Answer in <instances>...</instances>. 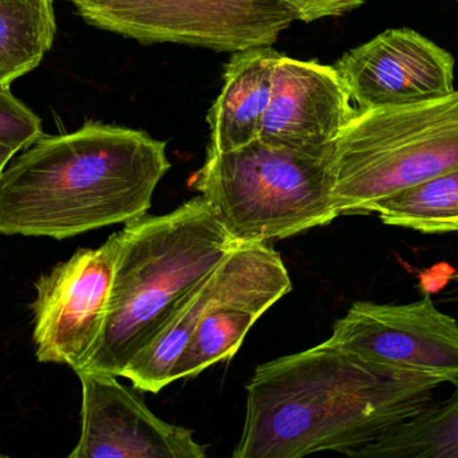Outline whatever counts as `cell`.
I'll return each instance as SVG.
<instances>
[{
    "label": "cell",
    "instance_id": "30bf717a",
    "mask_svg": "<svg viewBox=\"0 0 458 458\" xmlns=\"http://www.w3.org/2000/svg\"><path fill=\"white\" fill-rule=\"evenodd\" d=\"M335 69L360 112L445 99L454 91V59L411 29L386 30L352 48Z\"/></svg>",
    "mask_w": 458,
    "mask_h": 458
},
{
    "label": "cell",
    "instance_id": "6da1fadb",
    "mask_svg": "<svg viewBox=\"0 0 458 458\" xmlns=\"http://www.w3.org/2000/svg\"><path fill=\"white\" fill-rule=\"evenodd\" d=\"M443 382L369 362L330 341L256 367L234 458L354 456L432 403Z\"/></svg>",
    "mask_w": 458,
    "mask_h": 458
},
{
    "label": "cell",
    "instance_id": "7c38bea8",
    "mask_svg": "<svg viewBox=\"0 0 458 458\" xmlns=\"http://www.w3.org/2000/svg\"><path fill=\"white\" fill-rule=\"evenodd\" d=\"M334 66L280 54L259 139L312 158L328 159L334 143L357 115Z\"/></svg>",
    "mask_w": 458,
    "mask_h": 458
},
{
    "label": "cell",
    "instance_id": "ac0fdd59",
    "mask_svg": "<svg viewBox=\"0 0 458 458\" xmlns=\"http://www.w3.org/2000/svg\"><path fill=\"white\" fill-rule=\"evenodd\" d=\"M285 5L293 21H318L326 16L342 15L363 4L365 0H280Z\"/></svg>",
    "mask_w": 458,
    "mask_h": 458
},
{
    "label": "cell",
    "instance_id": "8fae6325",
    "mask_svg": "<svg viewBox=\"0 0 458 458\" xmlns=\"http://www.w3.org/2000/svg\"><path fill=\"white\" fill-rule=\"evenodd\" d=\"M81 436L70 458H204L192 430L158 419L144 398L109 374L77 373Z\"/></svg>",
    "mask_w": 458,
    "mask_h": 458
},
{
    "label": "cell",
    "instance_id": "277c9868",
    "mask_svg": "<svg viewBox=\"0 0 458 458\" xmlns=\"http://www.w3.org/2000/svg\"><path fill=\"white\" fill-rule=\"evenodd\" d=\"M458 169V91L406 107L358 110L328 156L341 215L371 214L389 196Z\"/></svg>",
    "mask_w": 458,
    "mask_h": 458
},
{
    "label": "cell",
    "instance_id": "e0dca14e",
    "mask_svg": "<svg viewBox=\"0 0 458 458\" xmlns=\"http://www.w3.org/2000/svg\"><path fill=\"white\" fill-rule=\"evenodd\" d=\"M42 136L40 118L10 89H0V143L19 152Z\"/></svg>",
    "mask_w": 458,
    "mask_h": 458
},
{
    "label": "cell",
    "instance_id": "7a4b0ae2",
    "mask_svg": "<svg viewBox=\"0 0 458 458\" xmlns=\"http://www.w3.org/2000/svg\"><path fill=\"white\" fill-rule=\"evenodd\" d=\"M171 169L166 143L88 121L45 136L0 175V234L64 239L148 214Z\"/></svg>",
    "mask_w": 458,
    "mask_h": 458
},
{
    "label": "cell",
    "instance_id": "44dd1931",
    "mask_svg": "<svg viewBox=\"0 0 458 458\" xmlns=\"http://www.w3.org/2000/svg\"><path fill=\"white\" fill-rule=\"evenodd\" d=\"M457 2H458V0H457Z\"/></svg>",
    "mask_w": 458,
    "mask_h": 458
},
{
    "label": "cell",
    "instance_id": "2e32d148",
    "mask_svg": "<svg viewBox=\"0 0 458 458\" xmlns=\"http://www.w3.org/2000/svg\"><path fill=\"white\" fill-rule=\"evenodd\" d=\"M371 214L385 225L422 234L458 233V169L389 196Z\"/></svg>",
    "mask_w": 458,
    "mask_h": 458
},
{
    "label": "cell",
    "instance_id": "ffe728a7",
    "mask_svg": "<svg viewBox=\"0 0 458 458\" xmlns=\"http://www.w3.org/2000/svg\"><path fill=\"white\" fill-rule=\"evenodd\" d=\"M456 280H457V281H458V276L456 277Z\"/></svg>",
    "mask_w": 458,
    "mask_h": 458
},
{
    "label": "cell",
    "instance_id": "9c48e42d",
    "mask_svg": "<svg viewBox=\"0 0 458 458\" xmlns=\"http://www.w3.org/2000/svg\"><path fill=\"white\" fill-rule=\"evenodd\" d=\"M223 268L222 288L174 363L171 384L231 359L256 320L293 289L282 257L267 242H240Z\"/></svg>",
    "mask_w": 458,
    "mask_h": 458
},
{
    "label": "cell",
    "instance_id": "5b68a950",
    "mask_svg": "<svg viewBox=\"0 0 458 458\" xmlns=\"http://www.w3.org/2000/svg\"><path fill=\"white\" fill-rule=\"evenodd\" d=\"M237 242L287 238L338 218L328 159L260 139L207 153L190 182Z\"/></svg>",
    "mask_w": 458,
    "mask_h": 458
},
{
    "label": "cell",
    "instance_id": "d6986e66",
    "mask_svg": "<svg viewBox=\"0 0 458 458\" xmlns=\"http://www.w3.org/2000/svg\"><path fill=\"white\" fill-rule=\"evenodd\" d=\"M16 151L13 148L8 147V145L2 144L0 143V175L4 171L7 164L10 163L11 159L16 155Z\"/></svg>",
    "mask_w": 458,
    "mask_h": 458
},
{
    "label": "cell",
    "instance_id": "8992f818",
    "mask_svg": "<svg viewBox=\"0 0 458 458\" xmlns=\"http://www.w3.org/2000/svg\"><path fill=\"white\" fill-rule=\"evenodd\" d=\"M91 26L215 51L272 46L293 22L280 0H70Z\"/></svg>",
    "mask_w": 458,
    "mask_h": 458
},
{
    "label": "cell",
    "instance_id": "ba28073f",
    "mask_svg": "<svg viewBox=\"0 0 458 458\" xmlns=\"http://www.w3.org/2000/svg\"><path fill=\"white\" fill-rule=\"evenodd\" d=\"M328 341L369 362L458 386V323L429 295L411 304L357 301Z\"/></svg>",
    "mask_w": 458,
    "mask_h": 458
},
{
    "label": "cell",
    "instance_id": "3957f363",
    "mask_svg": "<svg viewBox=\"0 0 458 458\" xmlns=\"http://www.w3.org/2000/svg\"><path fill=\"white\" fill-rule=\"evenodd\" d=\"M120 234L104 328L75 374L123 376L184 298L240 244L201 195L169 214L131 220Z\"/></svg>",
    "mask_w": 458,
    "mask_h": 458
},
{
    "label": "cell",
    "instance_id": "4fadbf2b",
    "mask_svg": "<svg viewBox=\"0 0 458 458\" xmlns=\"http://www.w3.org/2000/svg\"><path fill=\"white\" fill-rule=\"evenodd\" d=\"M279 56L272 46L232 53L222 93L207 116L211 128L207 153L227 152L259 139Z\"/></svg>",
    "mask_w": 458,
    "mask_h": 458
},
{
    "label": "cell",
    "instance_id": "5bb4252c",
    "mask_svg": "<svg viewBox=\"0 0 458 458\" xmlns=\"http://www.w3.org/2000/svg\"><path fill=\"white\" fill-rule=\"evenodd\" d=\"M55 30L53 0H0V89L42 62Z\"/></svg>",
    "mask_w": 458,
    "mask_h": 458
},
{
    "label": "cell",
    "instance_id": "52a82bcc",
    "mask_svg": "<svg viewBox=\"0 0 458 458\" xmlns=\"http://www.w3.org/2000/svg\"><path fill=\"white\" fill-rule=\"evenodd\" d=\"M121 234L97 249H80L42 274L32 304L38 360L80 370L93 352L106 317Z\"/></svg>",
    "mask_w": 458,
    "mask_h": 458
},
{
    "label": "cell",
    "instance_id": "9a60e30c",
    "mask_svg": "<svg viewBox=\"0 0 458 458\" xmlns=\"http://www.w3.org/2000/svg\"><path fill=\"white\" fill-rule=\"evenodd\" d=\"M354 458H458V386L449 400L360 449Z\"/></svg>",
    "mask_w": 458,
    "mask_h": 458
}]
</instances>
